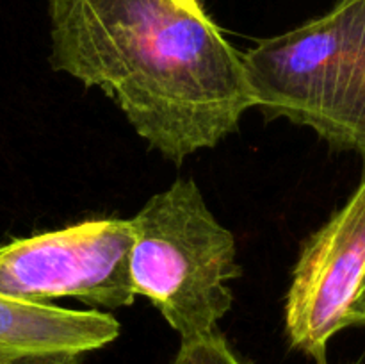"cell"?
Returning a JSON list of instances; mask_svg holds the SVG:
<instances>
[{
  "mask_svg": "<svg viewBox=\"0 0 365 364\" xmlns=\"http://www.w3.org/2000/svg\"><path fill=\"white\" fill-rule=\"evenodd\" d=\"M242 61L264 116L365 156V0H339L323 16L260 39Z\"/></svg>",
  "mask_w": 365,
  "mask_h": 364,
  "instance_id": "cell-2",
  "label": "cell"
},
{
  "mask_svg": "<svg viewBox=\"0 0 365 364\" xmlns=\"http://www.w3.org/2000/svg\"><path fill=\"white\" fill-rule=\"evenodd\" d=\"M130 275L184 339L216 330L232 309L230 282L241 275L235 238L221 225L191 178L153 195L132 218Z\"/></svg>",
  "mask_w": 365,
  "mask_h": 364,
  "instance_id": "cell-3",
  "label": "cell"
},
{
  "mask_svg": "<svg viewBox=\"0 0 365 364\" xmlns=\"http://www.w3.org/2000/svg\"><path fill=\"white\" fill-rule=\"evenodd\" d=\"M364 273L365 178L299 253L285 302V332L294 348L327 364L328 341L348 327Z\"/></svg>",
  "mask_w": 365,
  "mask_h": 364,
  "instance_id": "cell-5",
  "label": "cell"
},
{
  "mask_svg": "<svg viewBox=\"0 0 365 364\" xmlns=\"http://www.w3.org/2000/svg\"><path fill=\"white\" fill-rule=\"evenodd\" d=\"M0 364H81L75 353H29V355L0 357Z\"/></svg>",
  "mask_w": 365,
  "mask_h": 364,
  "instance_id": "cell-8",
  "label": "cell"
},
{
  "mask_svg": "<svg viewBox=\"0 0 365 364\" xmlns=\"http://www.w3.org/2000/svg\"><path fill=\"white\" fill-rule=\"evenodd\" d=\"M130 220H88L0 246V293L34 303L75 298L120 309L135 300Z\"/></svg>",
  "mask_w": 365,
  "mask_h": 364,
  "instance_id": "cell-4",
  "label": "cell"
},
{
  "mask_svg": "<svg viewBox=\"0 0 365 364\" xmlns=\"http://www.w3.org/2000/svg\"><path fill=\"white\" fill-rule=\"evenodd\" d=\"M50 64L100 88L173 163L255 107L242 54L202 0H48Z\"/></svg>",
  "mask_w": 365,
  "mask_h": 364,
  "instance_id": "cell-1",
  "label": "cell"
},
{
  "mask_svg": "<svg viewBox=\"0 0 365 364\" xmlns=\"http://www.w3.org/2000/svg\"><path fill=\"white\" fill-rule=\"evenodd\" d=\"M171 364H245L220 330L184 339Z\"/></svg>",
  "mask_w": 365,
  "mask_h": 364,
  "instance_id": "cell-7",
  "label": "cell"
},
{
  "mask_svg": "<svg viewBox=\"0 0 365 364\" xmlns=\"http://www.w3.org/2000/svg\"><path fill=\"white\" fill-rule=\"evenodd\" d=\"M351 325H364L365 327V273L359 288H356L348 310V327H351Z\"/></svg>",
  "mask_w": 365,
  "mask_h": 364,
  "instance_id": "cell-9",
  "label": "cell"
},
{
  "mask_svg": "<svg viewBox=\"0 0 365 364\" xmlns=\"http://www.w3.org/2000/svg\"><path fill=\"white\" fill-rule=\"evenodd\" d=\"M120 330V321L109 313L63 309L0 293V357L82 355L113 343Z\"/></svg>",
  "mask_w": 365,
  "mask_h": 364,
  "instance_id": "cell-6",
  "label": "cell"
}]
</instances>
